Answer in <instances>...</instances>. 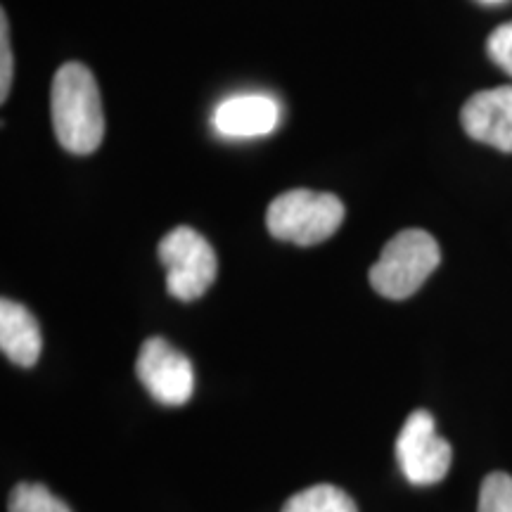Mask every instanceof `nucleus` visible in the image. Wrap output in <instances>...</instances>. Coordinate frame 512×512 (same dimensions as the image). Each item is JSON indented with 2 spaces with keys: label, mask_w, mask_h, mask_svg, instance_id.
<instances>
[{
  "label": "nucleus",
  "mask_w": 512,
  "mask_h": 512,
  "mask_svg": "<svg viewBox=\"0 0 512 512\" xmlns=\"http://www.w3.org/2000/svg\"><path fill=\"white\" fill-rule=\"evenodd\" d=\"M439 261L441 249L430 233L418 228L403 230L384 245L380 259L370 268V285L384 299L401 302L427 283Z\"/></svg>",
  "instance_id": "f03ea898"
},
{
  "label": "nucleus",
  "mask_w": 512,
  "mask_h": 512,
  "mask_svg": "<svg viewBox=\"0 0 512 512\" xmlns=\"http://www.w3.org/2000/svg\"><path fill=\"white\" fill-rule=\"evenodd\" d=\"M0 349L15 366H36L43 349L41 325L27 306L3 299L0 302Z\"/></svg>",
  "instance_id": "1a4fd4ad"
},
{
  "label": "nucleus",
  "mask_w": 512,
  "mask_h": 512,
  "mask_svg": "<svg viewBox=\"0 0 512 512\" xmlns=\"http://www.w3.org/2000/svg\"><path fill=\"white\" fill-rule=\"evenodd\" d=\"M477 512H512V477L508 472H491L484 479Z\"/></svg>",
  "instance_id": "f8f14e48"
},
{
  "label": "nucleus",
  "mask_w": 512,
  "mask_h": 512,
  "mask_svg": "<svg viewBox=\"0 0 512 512\" xmlns=\"http://www.w3.org/2000/svg\"><path fill=\"white\" fill-rule=\"evenodd\" d=\"M460 124L477 143L512 152V86L479 91L460 110Z\"/></svg>",
  "instance_id": "0eeeda50"
},
{
  "label": "nucleus",
  "mask_w": 512,
  "mask_h": 512,
  "mask_svg": "<svg viewBox=\"0 0 512 512\" xmlns=\"http://www.w3.org/2000/svg\"><path fill=\"white\" fill-rule=\"evenodd\" d=\"M451 444L437 434L430 411H413L396 439V460L413 486H432L448 475Z\"/></svg>",
  "instance_id": "39448f33"
},
{
  "label": "nucleus",
  "mask_w": 512,
  "mask_h": 512,
  "mask_svg": "<svg viewBox=\"0 0 512 512\" xmlns=\"http://www.w3.org/2000/svg\"><path fill=\"white\" fill-rule=\"evenodd\" d=\"M12 86V48L8 15H0V100H8Z\"/></svg>",
  "instance_id": "4468645a"
},
{
  "label": "nucleus",
  "mask_w": 512,
  "mask_h": 512,
  "mask_svg": "<svg viewBox=\"0 0 512 512\" xmlns=\"http://www.w3.org/2000/svg\"><path fill=\"white\" fill-rule=\"evenodd\" d=\"M159 261L166 268V290L181 302H195L214 285L219 259L197 230L178 226L159 242Z\"/></svg>",
  "instance_id": "20e7f679"
},
{
  "label": "nucleus",
  "mask_w": 512,
  "mask_h": 512,
  "mask_svg": "<svg viewBox=\"0 0 512 512\" xmlns=\"http://www.w3.org/2000/svg\"><path fill=\"white\" fill-rule=\"evenodd\" d=\"M280 512H358V508L339 486L316 484L294 494Z\"/></svg>",
  "instance_id": "9d476101"
},
{
  "label": "nucleus",
  "mask_w": 512,
  "mask_h": 512,
  "mask_svg": "<svg viewBox=\"0 0 512 512\" xmlns=\"http://www.w3.org/2000/svg\"><path fill=\"white\" fill-rule=\"evenodd\" d=\"M136 373L140 384L162 406H183L195 392V370L190 358L162 337H150L140 347Z\"/></svg>",
  "instance_id": "423d86ee"
},
{
  "label": "nucleus",
  "mask_w": 512,
  "mask_h": 512,
  "mask_svg": "<svg viewBox=\"0 0 512 512\" xmlns=\"http://www.w3.org/2000/svg\"><path fill=\"white\" fill-rule=\"evenodd\" d=\"M8 512H72L60 498L50 494L46 486L41 484H17L12 489Z\"/></svg>",
  "instance_id": "9b49d317"
},
{
  "label": "nucleus",
  "mask_w": 512,
  "mask_h": 512,
  "mask_svg": "<svg viewBox=\"0 0 512 512\" xmlns=\"http://www.w3.org/2000/svg\"><path fill=\"white\" fill-rule=\"evenodd\" d=\"M482 3H489V5H496V3H503V0H482Z\"/></svg>",
  "instance_id": "2eb2a0df"
},
{
  "label": "nucleus",
  "mask_w": 512,
  "mask_h": 512,
  "mask_svg": "<svg viewBox=\"0 0 512 512\" xmlns=\"http://www.w3.org/2000/svg\"><path fill=\"white\" fill-rule=\"evenodd\" d=\"M344 221V204L330 192L316 190H290L275 197L266 211L268 233L275 240L292 242V245H320Z\"/></svg>",
  "instance_id": "7ed1b4c3"
},
{
  "label": "nucleus",
  "mask_w": 512,
  "mask_h": 512,
  "mask_svg": "<svg viewBox=\"0 0 512 512\" xmlns=\"http://www.w3.org/2000/svg\"><path fill=\"white\" fill-rule=\"evenodd\" d=\"M280 105L271 95H235L214 112V126L226 138L268 136L278 128Z\"/></svg>",
  "instance_id": "6e6552de"
},
{
  "label": "nucleus",
  "mask_w": 512,
  "mask_h": 512,
  "mask_svg": "<svg viewBox=\"0 0 512 512\" xmlns=\"http://www.w3.org/2000/svg\"><path fill=\"white\" fill-rule=\"evenodd\" d=\"M486 53H489L491 62L512 76V22L491 31L489 41H486Z\"/></svg>",
  "instance_id": "ddd939ff"
},
{
  "label": "nucleus",
  "mask_w": 512,
  "mask_h": 512,
  "mask_svg": "<svg viewBox=\"0 0 512 512\" xmlns=\"http://www.w3.org/2000/svg\"><path fill=\"white\" fill-rule=\"evenodd\" d=\"M50 112L60 145L72 155H91L105 138V112L91 69L67 62L57 69L50 91Z\"/></svg>",
  "instance_id": "f257e3e1"
}]
</instances>
